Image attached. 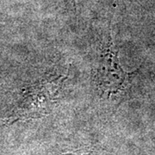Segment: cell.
I'll use <instances>...</instances> for the list:
<instances>
[{"mask_svg": "<svg viewBox=\"0 0 155 155\" xmlns=\"http://www.w3.org/2000/svg\"><path fill=\"white\" fill-rule=\"evenodd\" d=\"M66 79L63 74L48 72L25 86L6 121L24 122L49 115L61 99Z\"/></svg>", "mask_w": 155, "mask_h": 155, "instance_id": "cell-1", "label": "cell"}, {"mask_svg": "<svg viewBox=\"0 0 155 155\" xmlns=\"http://www.w3.org/2000/svg\"><path fill=\"white\" fill-rule=\"evenodd\" d=\"M112 43L110 40L108 46L102 51L96 76L99 91L109 97L124 90L128 81V73L120 65L117 53Z\"/></svg>", "mask_w": 155, "mask_h": 155, "instance_id": "cell-2", "label": "cell"}]
</instances>
